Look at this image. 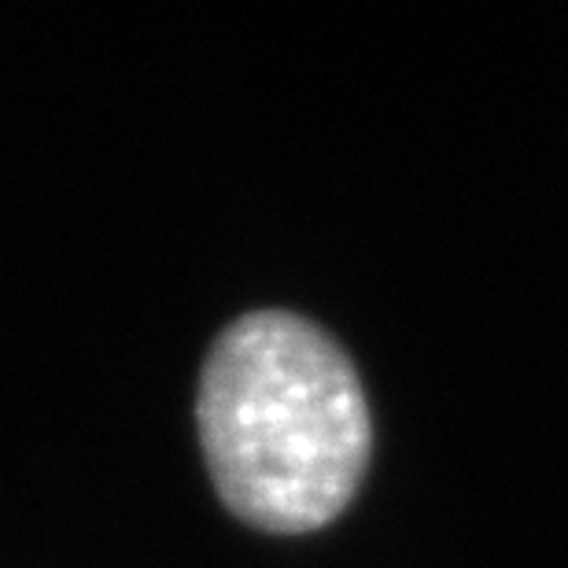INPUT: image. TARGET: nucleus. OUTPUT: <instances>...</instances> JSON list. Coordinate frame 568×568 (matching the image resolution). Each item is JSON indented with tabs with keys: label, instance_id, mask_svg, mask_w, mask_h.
Masks as SVG:
<instances>
[{
	"label": "nucleus",
	"instance_id": "f257e3e1",
	"mask_svg": "<svg viewBox=\"0 0 568 568\" xmlns=\"http://www.w3.org/2000/svg\"><path fill=\"white\" fill-rule=\"evenodd\" d=\"M196 428L222 506L270 536L333 525L373 454L355 362L292 311L241 314L214 336L200 369Z\"/></svg>",
	"mask_w": 568,
	"mask_h": 568
}]
</instances>
